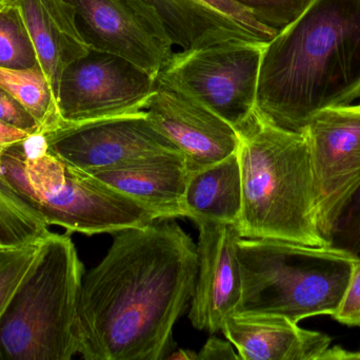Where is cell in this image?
I'll return each mask as SVG.
<instances>
[{"instance_id":"9","label":"cell","mask_w":360,"mask_h":360,"mask_svg":"<svg viewBox=\"0 0 360 360\" xmlns=\"http://www.w3.org/2000/svg\"><path fill=\"white\" fill-rule=\"evenodd\" d=\"M302 131L310 150L317 224L329 245L338 216L360 185V105L323 110Z\"/></svg>"},{"instance_id":"27","label":"cell","mask_w":360,"mask_h":360,"mask_svg":"<svg viewBox=\"0 0 360 360\" xmlns=\"http://www.w3.org/2000/svg\"><path fill=\"white\" fill-rule=\"evenodd\" d=\"M196 359L198 360H232L240 359L238 353L234 350V346L230 342H224L216 336H211L205 342Z\"/></svg>"},{"instance_id":"14","label":"cell","mask_w":360,"mask_h":360,"mask_svg":"<svg viewBox=\"0 0 360 360\" xmlns=\"http://www.w3.org/2000/svg\"><path fill=\"white\" fill-rule=\"evenodd\" d=\"M182 51L219 42H269L278 33L231 0H135Z\"/></svg>"},{"instance_id":"16","label":"cell","mask_w":360,"mask_h":360,"mask_svg":"<svg viewBox=\"0 0 360 360\" xmlns=\"http://www.w3.org/2000/svg\"><path fill=\"white\" fill-rule=\"evenodd\" d=\"M22 17L55 99L65 68L90 50L80 34L73 6L65 0H8ZM58 107V106H57Z\"/></svg>"},{"instance_id":"29","label":"cell","mask_w":360,"mask_h":360,"mask_svg":"<svg viewBox=\"0 0 360 360\" xmlns=\"http://www.w3.org/2000/svg\"><path fill=\"white\" fill-rule=\"evenodd\" d=\"M197 353L193 352V351L188 350H179L173 354L169 355V356L165 357V359L171 360H192L196 359Z\"/></svg>"},{"instance_id":"19","label":"cell","mask_w":360,"mask_h":360,"mask_svg":"<svg viewBox=\"0 0 360 360\" xmlns=\"http://www.w3.org/2000/svg\"><path fill=\"white\" fill-rule=\"evenodd\" d=\"M0 85L37 120L42 133L61 124L52 87L39 63L30 69L0 68Z\"/></svg>"},{"instance_id":"4","label":"cell","mask_w":360,"mask_h":360,"mask_svg":"<svg viewBox=\"0 0 360 360\" xmlns=\"http://www.w3.org/2000/svg\"><path fill=\"white\" fill-rule=\"evenodd\" d=\"M0 164L8 183L48 226L93 236L158 221L124 192L57 158L49 150L44 133H34L4 149Z\"/></svg>"},{"instance_id":"6","label":"cell","mask_w":360,"mask_h":360,"mask_svg":"<svg viewBox=\"0 0 360 360\" xmlns=\"http://www.w3.org/2000/svg\"><path fill=\"white\" fill-rule=\"evenodd\" d=\"M84 266L69 232H49L0 319V360H70L78 354L77 306Z\"/></svg>"},{"instance_id":"22","label":"cell","mask_w":360,"mask_h":360,"mask_svg":"<svg viewBox=\"0 0 360 360\" xmlns=\"http://www.w3.org/2000/svg\"><path fill=\"white\" fill-rule=\"evenodd\" d=\"M40 239L19 249L0 251V319L37 259Z\"/></svg>"},{"instance_id":"17","label":"cell","mask_w":360,"mask_h":360,"mask_svg":"<svg viewBox=\"0 0 360 360\" xmlns=\"http://www.w3.org/2000/svg\"><path fill=\"white\" fill-rule=\"evenodd\" d=\"M91 175L149 209L158 221L184 217L188 169L181 152L160 154Z\"/></svg>"},{"instance_id":"25","label":"cell","mask_w":360,"mask_h":360,"mask_svg":"<svg viewBox=\"0 0 360 360\" xmlns=\"http://www.w3.org/2000/svg\"><path fill=\"white\" fill-rule=\"evenodd\" d=\"M332 318L348 327H360V257L353 263L346 291Z\"/></svg>"},{"instance_id":"13","label":"cell","mask_w":360,"mask_h":360,"mask_svg":"<svg viewBox=\"0 0 360 360\" xmlns=\"http://www.w3.org/2000/svg\"><path fill=\"white\" fill-rule=\"evenodd\" d=\"M198 274L188 318L195 329L213 334L236 311L241 298L238 223L199 220Z\"/></svg>"},{"instance_id":"11","label":"cell","mask_w":360,"mask_h":360,"mask_svg":"<svg viewBox=\"0 0 360 360\" xmlns=\"http://www.w3.org/2000/svg\"><path fill=\"white\" fill-rule=\"evenodd\" d=\"M91 49L120 55L158 76L173 44L155 17L135 0H65Z\"/></svg>"},{"instance_id":"5","label":"cell","mask_w":360,"mask_h":360,"mask_svg":"<svg viewBox=\"0 0 360 360\" xmlns=\"http://www.w3.org/2000/svg\"><path fill=\"white\" fill-rule=\"evenodd\" d=\"M241 298L236 313L274 314L300 323L333 316L357 257L332 247L274 239L238 243Z\"/></svg>"},{"instance_id":"26","label":"cell","mask_w":360,"mask_h":360,"mask_svg":"<svg viewBox=\"0 0 360 360\" xmlns=\"http://www.w3.org/2000/svg\"><path fill=\"white\" fill-rule=\"evenodd\" d=\"M0 120L34 135L41 132L37 120L0 85ZM42 133V132H41Z\"/></svg>"},{"instance_id":"3","label":"cell","mask_w":360,"mask_h":360,"mask_svg":"<svg viewBox=\"0 0 360 360\" xmlns=\"http://www.w3.org/2000/svg\"><path fill=\"white\" fill-rule=\"evenodd\" d=\"M243 178V238L326 247L319 232L308 139L254 111L236 129ZM329 247V245H328Z\"/></svg>"},{"instance_id":"28","label":"cell","mask_w":360,"mask_h":360,"mask_svg":"<svg viewBox=\"0 0 360 360\" xmlns=\"http://www.w3.org/2000/svg\"><path fill=\"white\" fill-rule=\"evenodd\" d=\"M31 135L27 131L16 128L0 120V154L6 148L25 141Z\"/></svg>"},{"instance_id":"24","label":"cell","mask_w":360,"mask_h":360,"mask_svg":"<svg viewBox=\"0 0 360 360\" xmlns=\"http://www.w3.org/2000/svg\"><path fill=\"white\" fill-rule=\"evenodd\" d=\"M329 247L360 257V185L338 216Z\"/></svg>"},{"instance_id":"21","label":"cell","mask_w":360,"mask_h":360,"mask_svg":"<svg viewBox=\"0 0 360 360\" xmlns=\"http://www.w3.org/2000/svg\"><path fill=\"white\" fill-rule=\"evenodd\" d=\"M36 65L37 54L20 12L6 2L0 8V68L30 69Z\"/></svg>"},{"instance_id":"15","label":"cell","mask_w":360,"mask_h":360,"mask_svg":"<svg viewBox=\"0 0 360 360\" xmlns=\"http://www.w3.org/2000/svg\"><path fill=\"white\" fill-rule=\"evenodd\" d=\"M221 331L243 360L333 359L327 334L302 329L281 315L234 312Z\"/></svg>"},{"instance_id":"20","label":"cell","mask_w":360,"mask_h":360,"mask_svg":"<svg viewBox=\"0 0 360 360\" xmlns=\"http://www.w3.org/2000/svg\"><path fill=\"white\" fill-rule=\"evenodd\" d=\"M49 232L35 207L8 183L0 164V251L37 242Z\"/></svg>"},{"instance_id":"2","label":"cell","mask_w":360,"mask_h":360,"mask_svg":"<svg viewBox=\"0 0 360 360\" xmlns=\"http://www.w3.org/2000/svg\"><path fill=\"white\" fill-rule=\"evenodd\" d=\"M359 97L360 0H309L264 46L256 111L302 131L319 112Z\"/></svg>"},{"instance_id":"18","label":"cell","mask_w":360,"mask_h":360,"mask_svg":"<svg viewBox=\"0 0 360 360\" xmlns=\"http://www.w3.org/2000/svg\"><path fill=\"white\" fill-rule=\"evenodd\" d=\"M184 217L238 223L243 209V178L238 154L188 173L184 199Z\"/></svg>"},{"instance_id":"1","label":"cell","mask_w":360,"mask_h":360,"mask_svg":"<svg viewBox=\"0 0 360 360\" xmlns=\"http://www.w3.org/2000/svg\"><path fill=\"white\" fill-rule=\"evenodd\" d=\"M197 274L196 244L175 222L116 232L82 278L78 353L86 360L165 359Z\"/></svg>"},{"instance_id":"10","label":"cell","mask_w":360,"mask_h":360,"mask_svg":"<svg viewBox=\"0 0 360 360\" xmlns=\"http://www.w3.org/2000/svg\"><path fill=\"white\" fill-rule=\"evenodd\" d=\"M44 135L53 154L89 173L180 152L150 123L145 110L93 122L61 124Z\"/></svg>"},{"instance_id":"12","label":"cell","mask_w":360,"mask_h":360,"mask_svg":"<svg viewBox=\"0 0 360 360\" xmlns=\"http://www.w3.org/2000/svg\"><path fill=\"white\" fill-rule=\"evenodd\" d=\"M143 110L150 123L184 154L188 173L220 162L237 151L238 132L232 125L158 80Z\"/></svg>"},{"instance_id":"7","label":"cell","mask_w":360,"mask_h":360,"mask_svg":"<svg viewBox=\"0 0 360 360\" xmlns=\"http://www.w3.org/2000/svg\"><path fill=\"white\" fill-rule=\"evenodd\" d=\"M266 44L233 40L173 53L156 80L195 99L238 129L256 110Z\"/></svg>"},{"instance_id":"31","label":"cell","mask_w":360,"mask_h":360,"mask_svg":"<svg viewBox=\"0 0 360 360\" xmlns=\"http://www.w3.org/2000/svg\"><path fill=\"white\" fill-rule=\"evenodd\" d=\"M359 352H360V351H359Z\"/></svg>"},{"instance_id":"30","label":"cell","mask_w":360,"mask_h":360,"mask_svg":"<svg viewBox=\"0 0 360 360\" xmlns=\"http://www.w3.org/2000/svg\"><path fill=\"white\" fill-rule=\"evenodd\" d=\"M6 2H8V0H0V8H1L2 6H6Z\"/></svg>"},{"instance_id":"23","label":"cell","mask_w":360,"mask_h":360,"mask_svg":"<svg viewBox=\"0 0 360 360\" xmlns=\"http://www.w3.org/2000/svg\"><path fill=\"white\" fill-rule=\"evenodd\" d=\"M249 11L259 23L281 31L295 20L309 0H231Z\"/></svg>"},{"instance_id":"8","label":"cell","mask_w":360,"mask_h":360,"mask_svg":"<svg viewBox=\"0 0 360 360\" xmlns=\"http://www.w3.org/2000/svg\"><path fill=\"white\" fill-rule=\"evenodd\" d=\"M156 76L120 55L91 49L70 63L59 82L61 124H80L143 111ZM60 124V125H61Z\"/></svg>"}]
</instances>
